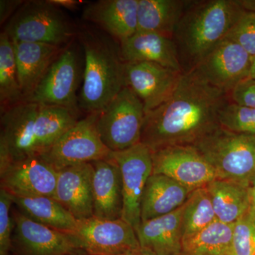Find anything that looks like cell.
<instances>
[{
  "mask_svg": "<svg viewBox=\"0 0 255 255\" xmlns=\"http://www.w3.org/2000/svg\"><path fill=\"white\" fill-rule=\"evenodd\" d=\"M229 94L213 86L194 69L183 72L172 96L145 114L141 142L151 151L193 145L219 127L220 112Z\"/></svg>",
  "mask_w": 255,
  "mask_h": 255,
  "instance_id": "6da1fadb",
  "label": "cell"
},
{
  "mask_svg": "<svg viewBox=\"0 0 255 255\" xmlns=\"http://www.w3.org/2000/svg\"><path fill=\"white\" fill-rule=\"evenodd\" d=\"M79 39L85 57L79 108L87 114L100 113L126 87L120 43L105 32L88 28L80 31Z\"/></svg>",
  "mask_w": 255,
  "mask_h": 255,
  "instance_id": "7a4b0ae2",
  "label": "cell"
},
{
  "mask_svg": "<svg viewBox=\"0 0 255 255\" xmlns=\"http://www.w3.org/2000/svg\"><path fill=\"white\" fill-rule=\"evenodd\" d=\"M245 12L237 0H209L187 8L173 35L179 60L184 58L194 68L227 37Z\"/></svg>",
  "mask_w": 255,
  "mask_h": 255,
  "instance_id": "3957f363",
  "label": "cell"
},
{
  "mask_svg": "<svg viewBox=\"0 0 255 255\" xmlns=\"http://www.w3.org/2000/svg\"><path fill=\"white\" fill-rule=\"evenodd\" d=\"M192 146L218 178L249 187L255 174V135L230 131L219 126Z\"/></svg>",
  "mask_w": 255,
  "mask_h": 255,
  "instance_id": "277c9868",
  "label": "cell"
},
{
  "mask_svg": "<svg viewBox=\"0 0 255 255\" xmlns=\"http://www.w3.org/2000/svg\"><path fill=\"white\" fill-rule=\"evenodd\" d=\"M11 41L62 47L71 43L75 32L59 7L46 1H26L6 23Z\"/></svg>",
  "mask_w": 255,
  "mask_h": 255,
  "instance_id": "5b68a950",
  "label": "cell"
},
{
  "mask_svg": "<svg viewBox=\"0 0 255 255\" xmlns=\"http://www.w3.org/2000/svg\"><path fill=\"white\" fill-rule=\"evenodd\" d=\"M145 117L143 104L129 87H125L99 113L97 130L112 152L126 150L141 142Z\"/></svg>",
  "mask_w": 255,
  "mask_h": 255,
  "instance_id": "8992f818",
  "label": "cell"
},
{
  "mask_svg": "<svg viewBox=\"0 0 255 255\" xmlns=\"http://www.w3.org/2000/svg\"><path fill=\"white\" fill-rule=\"evenodd\" d=\"M40 105L23 102L1 112L0 169L15 161L40 156L36 117Z\"/></svg>",
  "mask_w": 255,
  "mask_h": 255,
  "instance_id": "52a82bcc",
  "label": "cell"
},
{
  "mask_svg": "<svg viewBox=\"0 0 255 255\" xmlns=\"http://www.w3.org/2000/svg\"><path fill=\"white\" fill-rule=\"evenodd\" d=\"M71 43L60 52L26 102L64 107L78 115L77 90L82 79L81 60L78 50Z\"/></svg>",
  "mask_w": 255,
  "mask_h": 255,
  "instance_id": "ba28073f",
  "label": "cell"
},
{
  "mask_svg": "<svg viewBox=\"0 0 255 255\" xmlns=\"http://www.w3.org/2000/svg\"><path fill=\"white\" fill-rule=\"evenodd\" d=\"M99 113L78 120L56 142L41 155L57 171L110 158L112 151L105 145L97 128Z\"/></svg>",
  "mask_w": 255,
  "mask_h": 255,
  "instance_id": "9c48e42d",
  "label": "cell"
},
{
  "mask_svg": "<svg viewBox=\"0 0 255 255\" xmlns=\"http://www.w3.org/2000/svg\"><path fill=\"white\" fill-rule=\"evenodd\" d=\"M111 157L118 164L123 185L122 219L135 231L141 223V201L147 179L152 174V151L141 142L131 147L112 152Z\"/></svg>",
  "mask_w": 255,
  "mask_h": 255,
  "instance_id": "30bf717a",
  "label": "cell"
},
{
  "mask_svg": "<svg viewBox=\"0 0 255 255\" xmlns=\"http://www.w3.org/2000/svg\"><path fill=\"white\" fill-rule=\"evenodd\" d=\"M73 235L80 249L90 255H122L141 250L135 229L122 219L78 220Z\"/></svg>",
  "mask_w": 255,
  "mask_h": 255,
  "instance_id": "8fae6325",
  "label": "cell"
},
{
  "mask_svg": "<svg viewBox=\"0 0 255 255\" xmlns=\"http://www.w3.org/2000/svg\"><path fill=\"white\" fill-rule=\"evenodd\" d=\"M11 216L14 222L11 252L14 255H70L80 250L71 233L37 223L18 209L11 211Z\"/></svg>",
  "mask_w": 255,
  "mask_h": 255,
  "instance_id": "7c38bea8",
  "label": "cell"
},
{
  "mask_svg": "<svg viewBox=\"0 0 255 255\" xmlns=\"http://www.w3.org/2000/svg\"><path fill=\"white\" fill-rule=\"evenodd\" d=\"M152 174H163L190 189L204 187L217 175L192 145H174L152 151Z\"/></svg>",
  "mask_w": 255,
  "mask_h": 255,
  "instance_id": "4fadbf2b",
  "label": "cell"
},
{
  "mask_svg": "<svg viewBox=\"0 0 255 255\" xmlns=\"http://www.w3.org/2000/svg\"><path fill=\"white\" fill-rule=\"evenodd\" d=\"M252 63L253 58L243 47L226 38L192 69L230 95L238 84L250 78Z\"/></svg>",
  "mask_w": 255,
  "mask_h": 255,
  "instance_id": "5bb4252c",
  "label": "cell"
},
{
  "mask_svg": "<svg viewBox=\"0 0 255 255\" xmlns=\"http://www.w3.org/2000/svg\"><path fill=\"white\" fill-rule=\"evenodd\" d=\"M58 171L41 156L11 162L0 169L1 187L15 197H54Z\"/></svg>",
  "mask_w": 255,
  "mask_h": 255,
  "instance_id": "9a60e30c",
  "label": "cell"
},
{
  "mask_svg": "<svg viewBox=\"0 0 255 255\" xmlns=\"http://www.w3.org/2000/svg\"><path fill=\"white\" fill-rule=\"evenodd\" d=\"M182 73L148 62L126 63V87L140 99L146 114L168 100Z\"/></svg>",
  "mask_w": 255,
  "mask_h": 255,
  "instance_id": "2e32d148",
  "label": "cell"
},
{
  "mask_svg": "<svg viewBox=\"0 0 255 255\" xmlns=\"http://www.w3.org/2000/svg\"><path fill=\"white\" fill-rule=\"evenodd\" d=\"M93 172L91 162L58 171L54 198L77 220L93 216Z\"/></svg>",
  "mask_w": 255,
  "mask_h": 255,
  "instance_id": "e0dca14e",
  "label": "cell"
},
{
  "mask_svg": "<svg viewBox=\"0 0 255 255\" xmlns=\"http://www.w3.org/2000/svg\"><path fill=\"white\" fill-rule=\"evenodd\" d=\"M137 5L138 0H100L87 4L82 17L121 43L137 31Z\"/></svg>",
  "mask_w": 255,
  "mask_h": 255,
  "instance_id": "ac0fdd59",
  "label": "cell"
},
{
  "mask_svg": "<svg viewBox=\"0 0 255 255\" xmlns=\"http://www.w3.org/2000/svg\"><path fill=\"white\" fill-rule=\"evenodd\" d=\"M91 163L93 216L105 220L122 219L123 185L118 164L112 157Z\"/></svg>",
  "mask_w": 255,
  "mask_h": 255,
  "instance_id": "d6986e66",
  "label": "cell"
},
{
  "mask_svg": "<svg viewBox=\"0 0 255 255\" xmlns=\"http://www.w3.org/2000/svg\"><path fill=\"white\" fill-rule=\"evenodd\" d=\"M184 204L164 216L142 221L137 228L142 251L155 255H182Z\"/></svg>",
  "mask_w": 255,
  "mask_h": 255,
  "instance_id": "ffe728a7",
  "label": "cell"
},
{
  "mask_svg": "<svg viewBox=\"0 0 255 255\" xmlns=\"http://www.w3.org/2000/svg\"><path fill=\"white\" fill-rule=\"evenodd\" d=\"M120 47L125 63L148 62L184 72L172 37L153 32H136L121 43Z\"/></svg>",
  "mask_w": 255,
  "mask_h": 255,
  "instance_id": "44dd1931",
  "label": "cell"
},
{
  "mask_svg": "<svg viewBox=\"0 0 255 255\" xmlns=\"http://www.w3.org/2000/svg\"><path fill=\"white\" fill-rule=\"evenodd\" d=\"M11 41L14 47L18 81L23 98L26 102L63 48L46 43Z\"/></svg>",
  "mask_w": 255,
  "mask_h": 255,
  "instance_id": "7402d4cb",
  "label": "cell"
},
{
  "mask_svg": "<svg viewBox=\"0 0 255 255\" xmlns=\"http://www.w3.org/2000/svg\"><path fill=\"white\" fill-rule=\"evenodd\" d=\"M191 191L163 174H151L142 194L141 221L164 216L179 209Z\"/></svg>",
  "mask_w": 255,
  "mask_h": 255,
  "instance_id": "603a6c76",
  "label": "cell"
},
{
  "mask_svg": "<svg viewBox=\"0 0 255 255\" xmlns=\"http://www.w3.org/2000/svg\"><path fill=\"white\" fill-rule=\"evenodd\" d=\"M187 2L182 0H138L137 32H153L173 38Z\"/></svg>",
  "mask_w": 255,
  "mask_h": 255,
  "instance_id": "cb8c5ba5",
  "label": "cell"
},
{
  "mask_svg": "<svg viewBox=\"0 0 255 255\" xmlns=\"http://www.w3.org/2000/svg\"><path fill=\"white\" fill-rule=\"evenodd\" d=\"M249 187L221 178H216L208 184L206 188L216 219L228 224H233L241 219L251 206Z\"/></svg>",
  "mask_w": 255,
  "mask_h": 255,
  "instance_id": "d4e9b609",
  "label": "cell"
},
{
  "mask_svg": "<svg viewBox=\"0 0 255 255\" xmlns=\"http://www.w3.org/2000/svg\"><path fill=\"white\" fill-rule=\"evenodd\" d=\"M13 201L20 212L37 223L71 234L76 231L78 220L54 197L13 196Z\"/></svg>",
  "mask_w": 255,
  "mask_h": 255,
  "instance_id": "484cf974",
  "label": "cell"
},
{
  "mask_svg": "<svg viewBox=\"0 0 255 255\" xmlns=\"http://www.w3.org/2000/svg\"><path fill=\"white\" fill-rule=\"evenodd\" d=\"M233 224L216 220L200 232L182 241V255H230Z\"/></svg>",
  "mask_w": 255,
  "mask_h": 255,
  "instance_id": "4316f807",
  "label": "cell"
},
{
  "mask_svg": "<svg viewBox=\"0 0 255 255\" xmlns=\"http://www.w3.org/2000/svg\"><path fill=\"white\" fill-rule=\"evenodd\" d=\"M25 102L19 81L11 40L5 32L0 34V108L6 109Z\"/></svg>",
  "mask_w": 255,
  "mask_h": 255,
  "instance_id": "83f0119b",
  "label": "cell"
},
{
  "mask_svg": "<svg viewBox=\"0 0 255 255\" xmlns=\"http://www.w3.org/2000/svg\"><path fill=\"white\" fill-rule=\"evenodd\" d=\"M216 220L211 198L206 187L191 191L184 203L183 239L200 232Z\"/></svg>",
  "mask_w": 255,
  "mask_h": 255,
  "instance_id": "f1b7e54d",
  "label": "cell"
},
{
  "mask_svg": "<svg viewBox=\"0 0 255 255\" xmlns=\"http://www.w3.org/2000/svg\"><path fill=\"white\" fill-rule=\"evenodd\" d=\"M219 123L230 131L255 135V109L231 101L220 112Z\"/></svg>",
  "mask_w": 255,
  "mask_h": 255,
  "instance_id": "f546056e",
  "label": "cell"
},
{
  "mask_svg": "<svg viewBox=\"0 0 255 255\" xmlns=\"http://www.w3.org/2000/svg\"><path fill=\"white\" fill-rule=\"evenodd\" d=\"M255 211L252 206L234 223L232 247L230 255H254Z\"/></svg>",
  "mask_w": 255,
  "mask_h": 255,
  "instance_id": "4dcf8cb0",
  "label": "cell"
},
{
  "mask_svg": "<svg viewBox=\"0 0 255 255\" xmlns=\"http://www.w3.org/2000/svg\"><path fill=\"white\" fill-rule=\"evenodd\" d=\"M12 204V195L0 188V255H10L12 250L14 222L10 212Z\"/></svg>",
  "mask_w": 255,
  "mask_h": 255,
  "instance_id": "1f68e13d",
  "label": "cell"
},
{
  "mask_svg": "<svg viewBox=\"0 0 255 255\" xmlns=\"http://www.w3.org/2000/svg\"><path fill=\"white\" fill-rule=\"evenodd\" d=\"M226 38L238 43L249 53L252 58H255V13L246 11Z\"/></svg>",
  "mask_w": 255,
  "mask_h": 255,
  "instance_id": "d6a6232c",
  "label": "cell"
},
{
  "mask_svg": "<svg viewBox=\"0 0 255 255\" xmlns=\"http://www.w3.org/2000/svg\"><path fill=\"white\" fill-rule=\"evenodd\" d=\"M231 101L238 105L255 109V79L248 78L230 93Z\"/></svg>",
  "mask_w": 255,
  "mask_h": 255,
  "instance_id": "836d02e7",
  "label": "cell"
},
{
  "mask_svg": "<svg viewBox=\"0 0 255 255\" xmlns=\"http://www.w3.org/2000/svg\"><path fill=\"white\" fill-rule=\"evenodd\" d=\"M24 3L22 0H1L0 1V23H6Z\"/></svg>",
  "mask_w": 255,
  "mask_h": 255,
  "instance_id": "e575fe53",
  "label": "cell"
},
{
  "mask_svg": "<svg viewBox=\"0 0 255 255\" xmlns=\"http://www.w3.org/2000/svg\"><path fill=\"white\" fill-rule=\"evenodd\" d=\"M51 4L55 5L60 8H66L68 9H75L78 8L79 5L82 4L83 1L78 0H48Z\"/></svg>",
  "mask_w": 255,
  "mask_h": 255,
  "instance_id": "d590c367",
  "label": "cell"
},
{
  "mask_svg": "<svg viewBox=\"0 0 255 255\" xmlns=\"http://www.w3.org/2000/svg\"><path fill=\"white\" fill-rule=\"evenodd\" d=\"M237 1L245 11L255 13V0H237Z\"/></svg>",
  "mask_w": 255,
  "mask_h": 255,
  "instance_id": "8d00e7d4",
  "label": "cell"
},
{
  "mask_svg": "<svg viewBox=\"0 0 255 255\" xmlns=\"http://www.w3.org/2000/svg\"><path fill=\"white\" fill-rule=\"evenodd\" d=\"M250 200H251V206L255 211V187L250 186L249 187Z\"/></svg>",
  "mask_w": 255,
  "mask_h": 255,
  "instance_id": "74e56055",
  "label": "cell"
},
{
  "mask_svg": "<svg viewBox=\"0 0 255 255\" xmlns=\"http://www.w3.org/2000/svg\"><path fill=\"white\" fill-rule=\"evenodd\" d=\"M122 255H155L151 254V253H147V252H145L142 251V250H140V251L131 252V253H126V254Z\"/></svg>",
  "mask_w": 255,
  "mask_h": 255,
  "instance_id": "f35d334b",
  "label": "cell"
},
{
  "mask_svg": "<svg viewBox=\"0 0 255 255\" xmlns=\"http://www.w3.org/2000/svg\"><path fill=\"white\" fill-rule=\"evenodd\" d=\"M249 78L255 79V57L253 58V63H252L251 73H250Z\"/></svg>",
  "mask_w": 255,
  "mask_h": 255,
  "instance_id": "ab89813d",
  "label": "cell"
},
{
  "mask_svg": "<svg viewBox=\"0 0 255 255\" xmlns=\"http://www.w3.org/2000/svg\"><path fill=\"white\" fill-rule=\"evenodd\" d=\"M70 255H88V254H87V253H85V252H84L83 251H81V250H80V251L75 252V253H73V254H71Z\"/></svg>",
  "mask_w": 255,
  "mask_h": 255,
  "instance_id": "60d3db41",
  "label": "cell"
},
{
  "mask_svg": "<svg viewBox=\"0 0 255 255\" xmlns=\"http://www.w3.org/2000/svg\"><path fill=\"white\" fill-rule=\"evenodd\" d=\"M250 186H255V174L252 177L251 182H250Z\"/></svg>",
  "mask_w": 255,
  "mask_h": 255,
  "instance_id": "b9f144b4",
  "label": "cell"
},
{
  "mask_svg": "<svg viewBox=\"0 0 255 255\" xmlns=\"http://www.w3.org/2000/svg\"><path fill=\"white\" fill-rule=\"evenodd\" d=\"M254 255H255V254H254Z\"/></svg>",
  "mask_w": 255,
  "mask_h": 255,
  "instance_id": "7bdbcfd3",
  "label": "cell"
}]
</instances>
